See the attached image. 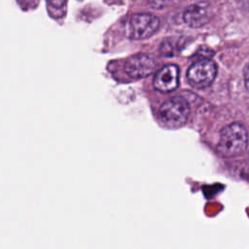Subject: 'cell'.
I'll return each mask as SVG.
<instances>
[{
    "mask_svg": "<svg viewBox=\"0 0 249 249\" xmlns=\"http://www.w3.org/2000/svg\"><path fill=\"white\" fill-rule=\"evenodd\" d=\"M47 1H48V4L54 9H60L66 3V0H47Z\"/></svg>",
    "mask_w": 249,
    "mask_h": 249,
    "instance_id": "cell-10",
    "label": "cell"
},
{
    "mask_svg": "<svg viewBox=\"0 0 249 249\" xmlns=\"http://www.w3.org/2000/svg\"><path fill=\"white\" fill-rule=\"evenodd\" d=\"M155 59L146 53H137L128 57L124 63V70L133 79H141L152 74L156 69Z\"/></svg>",
    "mask_w": 249,
    "mask_h": 249,
    "instance_id": "cell-5",
    "label": "cell"
},
{
    "mask_svg": "<svg viewBox=\"0 0 249 249\" xmlns=\"http://www.w3.org/2000/svg\"><path fill=\"white\" fill-rule=\"evenodd\" d=\"M181 1L183 0H148V4L153 9H162Z\"/></svg>",
    "mask_w": 249,
    "mask_h": 249,
    "instance_id": "cell-9",
    "label": "cell"
},
{
    "mask_svg": "<svg viewBox=\"0 0 249 249\" xmlns=\"http://www.w3.org/2000/svg\"><path fill=\"white\" fill-rule=\"evenodd\" d=\"M213 15V10L208 2H198L190 5L183 14L185 23L191 27H200L206 24Z\"/></svg>",
    "mask_w": 249,
    "mask_h": 249,
    "instance_id": "cell-6",
    "label": "cell"
},
{
    "mask_svg": "<svg viewBox=\"0 0 249 249\" xmlns=\"http://www.w3.org/2000/svg\"><path fill=\"white\" fill-rule=\"evenodd\" d=\"M160 19L158 17L147 14H133L124 22V34L133 40H142L151 37L159 29Z\"/></svg>",
    "mask_w": 249,
    "mask_h": 249,
    "instance_id": "cell-2",
    "label": "cell"
},
{
    "mask_svg": "<svg viewBox=\"0 0 249 249\" xmlns=\"http://www.w3.org/2000/svg\"><path fill=\"white\" fill-rule=\"evenodd\" d=\"M176 49L174 47V42H173V39L169 38V39H166L164 40L160 47V52L162 55H165V56H170V55H173L174 53H175Z\"/></svg>",
    "mask_w": 249,
    "mask_h": 249,
    "instance_id": "cell-8",
    "label": "cell"
},
{
    "mask_svg": "<svg viewBox=\"0 0 249 249\" xmlns=\"http://www.w3.org/2000/svg\"><path fill=\"white\" fill-rule=\"evenodd\" d=\"M242 3H243V5L247 6V8H249V0H243Z\"/></svg>",
    "mask_w": 249,
    "mask_h": 249,
    "instance_id": "cell-12",
    "label": "cell"
},
{
    "mask_svg": "<svg viewBox=\"0 0 249 249\" xmlns=\"http://www.w3.org/2000/svg\"><path fill=\"white\" fill-rule=\"evenodd\" d=\"M190 114L188 102L182 97H172L162 103L159 110L160 122L168 127L183 125Z\"/></svg>",
    "mask_w": 249,
    "mask_h": 249,
    "instance_id": "cell-3",
    "label": "cell"
},
{
    "mask_svg": "<svg viewBox=\"0 0 249 249\" xmlns=\"http://www.w3.org/2000/svg\"><path fill=\"white\" fill-rule=\"evenodd\" d=\"M247 145L248 134L245 127L239 124H231L222 129L217 150L223 157L231 158L242 154Z\"/></svg>",
    "mask_w": 249,
    "mask_h": 249,
    "instance_id": "cell-1",
    "label": "cell"
},
{
    "mask_svg": "<svg viewBox=\"0 0 249 249\" xmlns=\"http://www.w3.org/2000/svg\"><path fill=\"white\" fill-rule=\"evenodd\" d=\"M216 74V64L211 59L200 58L190 66L187 72V79L192 87L204 89L212 84Z\"/></svg>",
    "mask_w": 249,
    "mask_h": 249,
    "instance_id": "cell-4",
    "label": "cell"
},
{
    "mask_svg": "<svg viewBox=\"0 0 249 249\" xmlns=\"http://www.w3.org/2000/svg\"><path fill=\"white\" fill-rule=\"evenodd\" d=\"M179 84V69L174 64L163 66L154 78V87L161 92L174 90Z\"/></svg>",
    "mask_w": 249,
    "mask_h": 249,
    "instance_id": "cell-7",
    "label": "cell"
},
{
    "mask_svg": "<svg viewBox=\"0 0 249 249\" xmlns=\"http://www.w3.org/2000/svg\"><path fill=\"white\" fill-rule=\"evenodd\" d=\"M243 73H244V82H245V87H246V89H248V91H249V63H247V64H246V66L244 67Z\"/></svg>",
    "mask_w": 249,
    "mask_h": 249,
    "instance_id": "cell-11",
    "label": "cell"
}]
</instances>
